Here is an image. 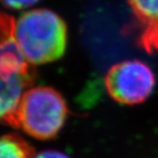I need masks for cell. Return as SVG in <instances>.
<instances>
[{"instance_id": "6da1fadb", "label": "cell", "mask_w": 158, "mask_h": 158, "mask_svg": "<svg viewBox=\"0 0 158 158\" xmlns=\"http://www.w3.org/2000/svg\"><path fill=\"white\" fill-rule=\"evenodd\" d=\"M14 35L22 55L32 66L53 62L66 51V23L48 9L29 10L15 19Z\"/></svg>"}, {"instance_id": "7a4b0ae2", "label": "cell", "mask_w": 158, "mask_h": 158, "mask_svg": "<svg viewBox=\"0 0 158 158\" xmlns=\"http://www.w3.org/2000/svg\"><path fill=\"white\" fill-rule=\"evenodd\" d=\"M14 28L15 19L0 12V123L10 127L22 95L33 82L32 65L22 55Z\"/></svg>"}, {"instance_id": "3957f363", "label": "cell", "mask_w": 158, "mask_h": 158, "mask_svg": "<svg viewBox=\"0 0 158 158\" xmlns=\"http://www.w3.org/2000/svg\"><path fill=\"white\" fill-rule=\"evenodd\" d=\"M68 108L62 95L50 87L29 88L15 110L14 128L39 140L53 138L63 128Z\"/></svg>"}, {"instance_id": "277c9868", "label": "cell", "mask_w": 158, "mask_h": 158, "mask_svg": "<svg viewBox=\"0 0 158 158\" xmlns=\"http://www.w3.org/2000/svg\"><path fill=\"white\" fill-rule=\"evenodd\" d=\"M105 86L110 97L117 102L125 105L139 104L152 94L155 75L145 62L125 60L108 71Z\"/></svg>"}, {"instance_id": "5b68a950", "label": "cell", "mask_w": 158, "mask_h": 158, "mask_svg": "<svg viewBox=\"0 0 158 158\" xmlns=\"http://www.w3.org/2000/svg\"><path fill=\"white\" fill-rule=\"evenodd\" d=\"M133 13L146 26L147 33L158 35V0H128ZM146 33V35H147Z\"/></svg>"}, {"instance_id": "8992f818", "label": "cell", "mask_w": 158, "mask_h": 158, "mask_svg": "<svg viewBox=\"0 0 158 158\" xmlns=\"http://www.w3.org/2000/svg\"><path fill=\"white\" fill-rule=\"evenodd\" d=\"M31 147L17 134L0 136V158H33Z\"/></svg>"}, {"instance_id": "52a82bcc", "label": "cell", "mask_w": 158, "mask_h": 158, "mask_svg": "<svg viewBox=\"0 0 158 158\" xmlns=\"http://www.w3.org/2000/svg\"><path fill=\"white\" fill-rule=\"evenodd\" d=\"M39 0H0V4L10 10H24L36 4Z\"/></svg>"}, {"instance_id": "ba28073f", "label": "cell", "mask_w": 158, "mask_h": 158, "mask_svg": "<svg viewBox=\"0 0 158 158\" xmlns=\"http://www.w3.org/2000/svg\"><path fill=\"white\" fill-rule=\"evenodd\" d=\"M33 158H70L67 154L60 152L58 151H44L39 153H36L33 156Z\"/></svg>"}]
</instances>
